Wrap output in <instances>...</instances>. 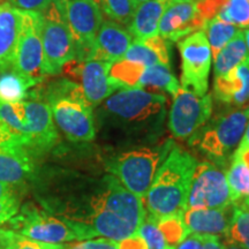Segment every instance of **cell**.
Returning <instances> with one entry per match:
<instances>
[{"mask_svg": "<svg viewBox=\"0 0 249 249\" xmlns=\"http://www.w3.org/2000/svg\"><path fill=\"white\" fill-rule=\"evenodd\" d=\"M173 147L174 142L167 140L154 148L142 147L120 152L107 163V173L127 191L144 200L156 173Z\"/></svg>", "mask_w": 249, "mask_h": 249, "instance_id": "cell-7", "label": "cell"}, {"mask_svg": "<svg viewBox=\"0 0 249 249\" xmlns=\"http://www.w3.org/2000/svg\"><path fill=\"white\" fill-rule=\"evenodd\" d=\"M55 126L73 142H89L96 138L92 107L80 85L70 79L53 81L46 89Z\"/></svg>", "mask_w": 249, "mask_h": 249, "instance_id": "cell-4", "label": "cell"}, {"mask_svg": "<svg viewBox=\"0 0 249 249\" xmlns=\"http://www.w3.org/2000/svg\"><path fill=\"white\" fill-rule=\"evenodd\" d=\"M178 48L181 55L180 87L200 96L207 95L213 54L204 31H195L179 40Z\"/></svg>", "mask_w": 249, "mask_h": 249, "instance_id": "cell-12", "label": "cell"}, {"mask_svg": "<svg viewBox=\"0 0 249 249\" xmlns=\"http://www.w3.org/2000/svg\"><path fill=\"white\" fill-rule=\"evenodd\" d=\"M222 246H223V249H246L244 247H241L240 245L235 244V242L227 240V239L224 242H222Z\"/></svg>", "mask_w": 249, "mask_h": 249, "instance_id": "cell-39", "label": "cell"}, {"mask_svg": "<svg viewBox=\"0 0 249 249\" xmlns=\"http://www.w3.org/2000/svg\"><path fill=\"white\" fill-rule=\"evenodd\" d=\"M197 1H198V0H197Z\"/></svg>", "mask_w": 249, "mask_h": 249, "instance_id": "cell-45", "label": "cell"}, {"mask_svg": "<svg viewBox=\"0 0 249 249\" xmlns=\"http://www.w3.org/2000/svg\"><path fill=\"white\" fill-rule=\"evenodd\" d=\"M249 57L245 42L244 31L240 30L234 38L230 40L213 57L214 77L224 75L244 62Z\"/></svg>", "mask_w": 249, "mask_h": 249, "instance_id": "cell-26", "label": "cell"}, {"mask_svg": "<svg viewBox=\"0 0 249 249\" xmlns=\"http://www.w3.org/2000/svg\"><path fill=\"white\" fill-rule=\"evenodd\" d=\"M28 117L26 102L6 103L0 101V133L26 145Z\"/></svg>", "mask_w": 249, "mask_h": 249, "instance_id": "cell-24", "label": "cell"}, {"mask_svg": "<svg viewBox=\"0 0 249 249\" xmlns=\"http://www.w3.org/2000/svg\"><path fill=\"white\" fill-rule=\"evenodd\" d=\"M248 150H249V121H248L247 126H246L245 133H244V135H242V139H241L240 143H239V147L235 150V152H245Z\"/></svg>", "mask_w": 249, "mask_h": 249, "instance_id": "cell-38", "label": "cell"}, {"mask_svg": "<svg viewBox=\"0 0 249 249\" xmlns=\"http://www.w3.org/2000/svg\"><path fill=\"white\" fill-rule=\"evenodd\" d=\"M21 21L22 11L7 1L0 2V71L13 66Z\"/></svg>", "mask_w": 249, "mask_h": 249, "instance_id": "cell-21", "label": "cell"}, {"mask_svg": "<svg viewBox=\"0 0 249 249\" xmlns=\"http://www.w3.org/2000/svg\"><path fill=\"white\" fill-rule=\"evenodd\" d=\"M129 31L116 21L104 18L93 43L91 60L112 62L121 60L132 44Z\"/></svg>", "mask_w": 249, "mask_h": 249, "instance_id": "cell-18", "label": "cell"}, {"mask_svg": "<svg viewBox=\"0 0 249 249\" xmlns=\"http://www.w3.org/2000/svg\"><path fill=\"white\" fill-rule=\"evenodd\" d=\"M205 18L197 0H169L158 27V35L167 42H179L203 29Z\"/></svg>", "mask_w": 249, "mask_h": 249, "instance_id": "cell-15", "label": "cell"}, {"mask_svg": "<svg viewBox=\"0 0 249 249\" xmlns=\"http://www.w3.org/2000/svg\"><path fill=\"white\" fill-rule=\"evenodd\" d=\"M20 209L18 202H0V225L7 223Z\"/></svg>", "mask_w": 249, "mask_h": 249, "instance_id": "cell-36", "label": "cell"}, {"mask_svg": "<svg viewBox=\"0 0 249 249\" xmlns=\"http://www.w3.org/2000/svg\"><path fill=\"white\" fill-rule=\"evenodd\" d=\"M225 238L249 249V203L233 204V214Z\"/></svg>", "mask_w": 249, "mask_h": 249, "instance_id": "cell-30", "label": "cell"}, {"mask_svg": "<svg viewBox=\"0 0 249 249\" xmlns=\"http://www.w3.org/2000/svg\"><path fill=\"white\" fill-rule=\"evenodd\" d=\"M12 68L37 85L43 80L42 17L38 12L22 11L21 30L18 35Z\"/></svg>", "mask_w": 249, "mask_h": 249, "instance_id": "cell-13", "label": "cell"}, {"mask_svg": "<svg viewBox=\"0 0 249 249\" xmlns=\"http://www.w3.org/2000/svg\"><path fill=\"white\" fill-rule=\"evenodd\" d=\"M202 30L204 31L205 37H207L208 43L210 45L211 54L214 57L230 40L234 38L236 34L241 29H239L238 27L233 26L231 23L224 22L220 18H213L205 21V24Z\"/></svg>", "mask_w": 249, "mask_h": 249, "instance_id": "cell-29", "label": "cell"}, {"mask_svg": "<svg viewBox=\"0 0 249 249\" xmlns=\"http://www.w3.org/2000/svg\"><path fill=\"white\" fill-rule=\"evenodd\" d=\"M0 249H1V246H0Z\"/></svg>", "mask_w": 249, "mask_h": 249, "instance_id": "cell-43", "label": "cell"}, {"mask_svg": "<svg viewBox=\"0 0 249 249\" xmlns=\"http://www.w3.org/2000/svg\"><path fill=\"white\" fill-rule=\"evenodd\" d=\"M110 66V62L105 61L71 60L65 65L61 73L81 86L87 102L93 108L121 90L108 75Z\"/></svg>", "mask_w": 249, "mask_h": 249, "instance_id": "cell-14", "label": "cell"}, {"mask_svg": "<svg viewBox=\"0 0 249 249\" xmlns=\"http://www.w3.org/2000/svg\"><path fill=\"white\" fill-rule=\"evenodd\" d=\"M197 163L191 152L174 145L156 173L144 198L148 214L156 218L182 214L187 209L193 174Z\"/></svg>", "mask_w": 249, "mask_h": 249, "instance_id": "cell-3", "label": "cell"}, {"mask_svg": "<svg viewBox=\"0 0 249 249\" xmlns=\"http://www.w3.org/2000/svg\"><path fill=\"white\" fill-rule=\"evenodd\" d=\"M133 1V5H134V7H138L139 5H141V4H143V2H145V1H148V0H132Z\"/></svg>", "mask_w": 249, "mask_h": 249, "instance_id": "cell-41", "label": "cell"}, {"mask_svg": "<svg viewBox=\"0 0 249 249\" xmlns=\"http://www.w3.org/2000/svg\"><path fill=\"white\" fill-rule=\"evenodd\" d=\"M42 17L43 73L58 75L67 62L74 60V42L60 0L53 1L40 13Z\"/></svg>", "mask_w": 249, "mask_h": 249, "instance_id": "cell-8", "label": "cell"}, {"mask_svg": "<svg viewBox=\"0 0 249 249\" xmlns=\"http://www.w3.org/2000/svg\"><path fill=\"white\" fill-rule=\"evenodd\" d=\"M138 233L142 236L148 249H177L170 244L166 236L161 232L155 217L147 213L144 220L139 227Z\"/></svg>", "mask_w": 249, "mask_h": 249, "instance_id": "cell-32", "label": "cell"}, {"mask_svg": "<svg viewBox=\"0 0 249 249\" xmlns=\"http://www.w3.org/2000/svg\"><path fill=\"white\" fill-rule=\"evenodd\" d=\"M213 97L230 107H245L249 101V57L227 74L214 77Z\"/></svg>", "mask_w": 249, "mask_h": 249, "instance_id": "cell-19", "label": "cell"}, {"mask_svg": "<svg viewBox=\"0 0 249 249\" xmlns=\"http://www.w3.org/2000/svg\"><path fill=\"white\" fill-rule=\"evenodd\" d=\"M244 36H245V42H246V45H247L248 54H249V28H248V29H246V30L244 31Z\"/></svg>", "mask_w": 249, "mask_h": 249, "instance_id": "cell-40", "label": "cell"}, {"mask_svg": "<svg viewBox=\"0 0 249 249\" xmlns=\"http://www.w3.org/2000/svg\"><path fill=\"white\" fill-rule=\"evenodd\" d=\"M37 86L36 82L21 75L13 68L0 71V101L18 103L27 101L30 89Z\"/></svg>", "mask_w": 249, "mask_h": 249, "instance_id": "cell-27", "label": "cell"}, {"mask_svg": "<svg viewBox=\"0 0 249 249\" xmlns=\"http://www.w3.org/2000/svg\"><path fill=\"white\" fill-rule=\"evenodd\" d=\"M177 249H205L204 234L191 233Z\"/></svg>", "mask_w": 249, "mask_h": 249, "instance_id": "cell-37", "label": "cell"}, {"mask_svg": "<svg viewBox=\"0 0 249 249\" xmlns=\"http://www.w3.org/2000/svg\"><path fill=\"white\" fill-rule=\"evenodd\" d=\"M231 205L226 171L208 160L197 163L193 174L187 209H225Z\"/></svg>", "mask_w": 249, "mask_h": 249, "instance_id": "cell-10", "label": "cell"}, {"mask_svg": "<svg viewBox=\"0 0 249 249\" xmlns=\"http://www.w3.org/2000/svg\"><path fill=\"white\" fill-rule=\"evenodd\" d=\"M91 227L102 238L123 241L138 232L147 216L144 200L127 191L111 174L96 183L76 208L59 214Z\"/></svg>", "mask_w": 249, "mask_h": 249, "instance_id": "cell-1", "label": "cell"}, {"mask_svg": "<svg viewBox=\"0 0 249 249\" xmlns=\"http://www.w3.org/2000/svg\"><path fill=\"white\" fill-rule=\"evenodd\" d=\"M0 2H1V1H0Z\"/></svg>", "mask_w": 249, "mask_h": 249, "instance_id": "cell-44", "label": "cell"}, {"mask_svg": "<svg viewBox=\"0 0 249 249\" xmlns=\"http://www.w3.org/2000/svg\"><path fill=\"white\" fill-rule=\"evenodd\" d=\"M164 93L121 89L102 103V120L126 141H149L161 132L166 116Z\"/></svg>", "mask_w": 249, "mask_h": 249, "instance_id": "cell-2", "label": "cell"}, {"mask_svg": "<svg viewBox=\"0 0 249 249\" xmlns=\"http://www.w3.org/2000/svg\"><path fill=\"white\" fill-rule=\"evenodd\" d=\"M9 229L28 238L48 244H64L98 238L91 227L66 217L39 209L34 203H26L7 222Z\"/></svg>", "mask_w": 249, "mask_h": 249, "instance_id": "cell-5", "label": "cell"}, {"mask_svg": "<svg viewBox=\"0 0 249 249\" xmlns=\"http://www.w3.org/2000/svg\"><path fill=\"white\" fill-rule=\"evenodd\" d=\"M226 178L231 192L232 204L249 203V165L241 156L233 155Z\"/></svg>", "mask_w": 249, "mask_h": 249, "instance_id": "cell-28", "label": "cell"}, {"mask_svg": "<svg viewBox=\"0 0 249 249\" xmlns=\"http://www.w3.org/2000/svg\"><path fill=\"white\" fill-rule=\"evenodd\" d=\"M96 1L103 15L119 24L128 26L135 11L132 0H96Z\"/></svg>", "mask_w": 249, "mask_h": 249, "instance_id": "cell-33", "label": "cell"}, {"mask_svg": "<svg viewBox=\"0 0 249 249\" xmlns=\"http://www.w3.org/2000/svg\"><path fill=\"white\" fill-rule=\"evenodd\" d=\"M1 249H68L64 244H48L24 236L9 227H0Z\"/></svg>", "mask_w": 249, "mask_h": 249, "instance_id": "cell-31", "label": "cell"}, {"mask_svg": "<svg viewBox=\"0 0 249 249\" xmlns=\"http://www.w3.org/2000/svg\"><path fill=\"white\" fill-rule=\"evenodd\" d=\"M233 214V204L225 209H186L182 219L189 233L222 238L227 234Z\"/></svg>", "mask_w": 249, "mask_h": 249, "instance_id": "cell-20", "label": "cell"}, {"mask_svg": "<svg viewBox=\"0 0 249 249\" xmlns=\"http://www.w3.org/2000/svg\"><path fill=\"white\" fill-rule=\"evenodd\" d=\"M74 42V60H91L93 43L104 15L96 0H60Z\"/></svg>", "mask_w": 249, "mask_h": 249, "instance_id": "cell-9", "label": "cell"}, {"mask_svg": "<svg viewBox=\"0 0 249 249\" xmlns=\"http://www.w3.org/2000/svg\"><path fill=\"white\" fill-rule=\"evenodd\" d=\"M169 112V129L176 139H191L213 116V96H200L180 87Z\"/></svg>", "mask_w": 249, "mask_h": 249, "instance_id": "cell-11", "label": "cell"}, {"mask_svg": "<svg viewBox=\"0 0 249 249\" xmlns=\"http://www.w3.org/2000/svg\"><path fill=\"white\" fill-rule=\"evenodd\" d=\"M123 59L143 66L161 65L171 68L169 42L160 35L143 40L134 39Z\"/></svg>", "mask_w": 249, "mask_h": 249, "instance_id": "cell-23", "label": "cell"}, {"mask_svg": "<svg viewBox=\"0 0 249 249\" xmlns=\"http://www.w3.org/2000/svg\"><path fill=\"white\" fill-rule=\"evenodd\" d=\"M249 121V105L236 107L209 119L189 139V144L197 148L211 160L223 167L232 160Z\"/></svg>", "mask_w": 249, "mask_h": 249, "instance_id": "cell-6", "label": "cell"}, {"mask_svg": "<svg viewBox=\"0 0 249 249\" xmlns=\"http://www.w3.org/2000/svg\"><path fill=\"white\" fill-rule=\"evenodd\" d=\"M34 157L20 143L0 133V181L18 188L33 178Z\"/></svg>", "mask_w": 249, "mask_h": 249, "instance_id": "cell-17", "label": "cell"}, {"mask_svg": "<svg viewBox=\"0 0 249 249\" xmlns=\"http://www.w3.org/2000/svg\"><path fill=\"white\" fill-rule=\"evenodd\" d=\"M28 117L27 141L24 148L33 157L42 156L55 147L58 142V130L48 103L38 98L27 99Z\"/></svg>", "mask_w": 249, "mask_h": 249, "instance_id": "cell-16", "label": "cell"}, {"mask_svg": "<svg viewBox=\"0 0 249 249\" xmlns=\"http://www.w3.org/2000/svg\"><path fill=\"white\" fill-rule=\"evenodd\" d=\"M169 0H148L134 11L127 30L134 39H148L158 36V27Z\"/></svg>", "mask_w": 249, "mask_h": 249, "instance_id": "cell-22", "label": "cell"}, {"mask_svg": "<svg viewBox=\"0 0 249 249\" xmlns=\"http://www.w3.org/2000/svg\"><path fill=\"white\" fill-rule=\"evenodd\" d=\"M0 1H5V0H0Z\"/></svg>", "mask_w": 249, "mask_h": 249, "instance_id": "cell-42", "label": "cell"}, {"mask_svg": "<svg viewBox=\"0 0 249 249\" xmlns=\"http://www.w3.org/2000/svg\"><path fill=\"white\" fill-rule=\"evenodd\" d=\"M179 88V81L174 76L171 68L161 65L144 66L138 82V89H144L152 92H165L169 93L171 97L176 95Z\"/></svg>", "mask_w": 249, "mask_h": 249, "instance_id": "cell-25", "label": "cell"}, {"mask_svg": "<svg viewBox=\"0 0 249 249\" xmlns=\"http://www.w3.org/2000/svg\"><path fill=\"white\" fill-rule=\"evenodd\" d=\"M68 249H121L120 242L111 240V239L98 238L89 239V240H83L76 242L75 245L70 246Z\"/></svg>", "mask_w": 249, "mask_h": 249, "instance_id": "cell-34", "label": "cell"}, {"mask_svg": "<svg viewBox=\"0 0 249 249\" xmlns=\"http://www.w3.org/2000/svg\"><path fill=\"white\" fill-rule=\"evenodd\" d=\"M6 1L20 11L42 13L53 0H6Z\"/></svg>", "mask_w": 249, "mask_h": 249, "instance_id": "cell-35", "label": "cell"}]
</instances>
